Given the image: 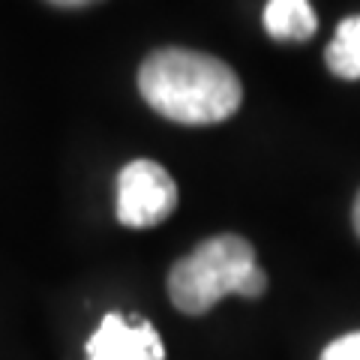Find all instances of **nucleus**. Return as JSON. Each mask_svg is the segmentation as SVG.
Returning <instances> with one entry per match:
<instances>
[{
	"label": "nucleus",
	"mask_w": 360,
	"mask_h": 360,
	"mask_svg": "<svg viewBox=\"0 0 360 360\" xmlns=\"http://www.w3.org/2000/svg\"><path fill=\"white\" fill-rule=\"evenodd\" d=\"M139 90L156 115L186 127L229 120L243 99L238 72L225 60L193 49L153 51L139 70Z\"/></svg>",
	"instance_id": "obj_1"
},
{
	"label": "nucleus",
	"mask_w": 360,
	"mask_h": 360,
	"mask_svg": "<svg viewBox=\"0 0 360 360\" xmlns=\"http://www.w3.org/2000/svg\"><path fill=\"white\" fill-rule=\"evenodd\" d=\"M267 274L255 262L252 243L240 234H217L184 255L168 274V297L186 315L213 309L225 295L262 297Z\"/></svg>",
	"instance_id": "obj_2"
},
{
	"label": "nucleus",
	"mask_w": 360,
	"mask_h": 360,
	"mask_svg": "<svg viewBox=\"0 0 360 360\" xmlns=\"http://www.w3.org/2000/svg\"><path fill=\"white\" fill-rule=\"evenodd\" d=\"M177 207L172 174L153 160H132L117 174V219L127 229L160 225Z\"/></svg>",
	"instance_id": "obj_3"
},
{
	"label": "nucleus",
	"mask_w": 360,
	"mask_h": 360,
	"mask_svg": "<svg viewBox=\"0 0 360 360\" xmlns=\"http://www.w3.org/2000/svg\"><path fill=\"white\" fill-rule=\"evenodd\" d=\"M84 360H165V348L148 319L108 312L87 340Z\"/></svg>",
	"instance_id": "obj_4"
},
{
	"label": "nucleus",
	"mask_w": 360,
	"mask_h": 360,
	"mask_svg": "<svg viewBox=\"0 0 360 360\" xmlns=\"http://www.w3.org/2000/svg\"><path fill=\"white\" fill-rule=\"evenodd\" d=\"M262 21L276 42H303L319 30V15L309 0H267Z\"/></svg>",
	"instance_id": "obj_5"
},
{
	"label": "nucleus",
	"mask_w": 360,
	"mask_h": 360,
	"mask_svg": "<svg viewBox=\"0 0 360 360\" xmlns=\"http://www.w3.org/2000/svg\"><path fill=\"white\" fill-rule=\"evenodd\" d=\"M324 60L336 78H345V82L360 78V15L340 21L328 51H324Z\"/></svg>",
	"instance_id": "obj_6"
},
{
	"label": "nucleus",
	"mask_w": 360,
	"mask_h": 360,
	"mask_svg": "<svg viewBox=\"0 0 360 360\" xmlns=\"http://www.w3.org/2000/svg\"><path fill=\"white\" fill-rule=\"evenodd\" d=\"M321 360H360V330L345 333L340 340H333L321 352Z\"/></svg>",
	"instance_id": "obj_7"
},
{
	"label": "nucleus",
	"mask_w": 360,
	"mask_h": 360,
	"mask_svg": "<svg viewBox=\"0 0 360 360\" xmlns=\"http://www.w3.org/2000/svg\"><path fill=\"white\" fill-rule=\"evenodd\" d=\"M51 6H63V9H78V6H90V4H99V0H49Z\"/></svg>",
	"instance_id": "obj_8"
},
{
	"label": "nucleus",
	"mask_w": 360,
	"mask_h": 360,
	"mask_svg": "<svg viewBox=\"0 0 360 360\" xmlns=\"http://www.w3.org/2000/svg\"><path fill=\"white\" fill-rule=\"evenodd\" d=\"M354 231L360 238V193H357V201H354Z\"/></svg>",
	"instance_id": "obj_9"
}]
</instances>
